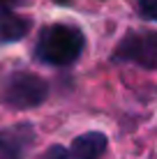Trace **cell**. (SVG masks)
I'll list each match as a JSON object with an SVG mask.
<instances>
[{
	"label": "cell",
	"instance_id": "obj_1",
	"mask_svg": "<svg viewBox=\"0 0 157 159\" xmlns=\"http://www.w3.org/2000/svg\"><path fill=\"white\" fill-rule=\"evenodd\" d=\"M85 46V37L76 25L53 23L39 32L35 44V58L51 67H67L76 62Z\"/></svg>",
	"mask_w": 157,
	"mask_h": 159
},
{
	"label": "cell",
	"instance_id": "obj_2",
	"mask_svg": "<svg viewBox=\"0 0 157 159\" xmlns=\"http://www.w3.org/2000/svg\"><path fill=\"white\" fill-rule=\"evenodd\" d=\"M46 95L48 83L32 72H14L2 88V99L12 108H37Z\"/></svg>",
	"mask_w": 157,
	"mask_h": 159
},
{
	"label": "cell",
	"instance_id": "obj_3",
	"mask_svg": "<svg viewBox=\"0 0 157 159\" xmlns=\"http://www.w3.org/2000/svg\"><path fill=\"white\" fill-rule=\"evenodd\" d=\"M116 60L134 62L143 69L157 67V35L155 32H129L118 44Z\"/></svg>",
	"mask_w": 157,
	"mask_h": 159
},
{
	"label": "cell",
	"instance_id": "obj_4",
	"mask_svg": "<svg viewBox=\"0 0 157 159\" xmlns=\"http://www.w3.org/2000/svg\"><path fill=\"white\" fill-rule=\"evenodd\" d=\"M67 150L72 159H99L106 150V136L102 131H85L74 139L72 148Z\"/></svg>",
	"mask_w": 157,
	"mask_h": 159
},
{
	"label": "cell",
	"instance_id": "obj_5",
	"mask_svg": "<svg viewBox=\"0 0 157 159\" xmlns=\"http://www.w3.org/2000/svg\"><path fill=\"white\" fill-rule=\"evenodd\" d=\"M30 21L21 19L12 12H2L0 14V39L2 42H16L28 32Z\"/></svg>",
	"mask_w": 157,
	"mask_h": 159
},
{
	"label": "cell",
	"instance_id": "obj_6",
	"mask_svg": "<svg viewBox=\"0 0 157 159\" xmlns=\"http://www.w3.org/2000/svg\"><path fill=\"white\" fill-rule=\"evenodd\" d=\"M139 12L145 21L157 19V0H139Z\"/></svg>",
	"mask_w": 157,
	"mask_h": 159
},
{
	"label": "cell",
	"instance_id": "obj_7",
	"mask_svg": "<svg viewBox=\"0 0 157 159\" xmlns=\"http://www.w3.org/2000/svg\"><path fill=\"white\" fill-rule=\"evenodd\" d=\"M42 159H72L69 157V150L62 145H51L48 150L42 155Z\"/></svg>",
	"mask_w": 157,
	"mask_h": 159
},
{
	"label": "cell",
	"instance_id": "obj_8",
	"mask_svg": "<svg viewBox=\"0 0 157 159\" xmlns=\"http://www.w3.org/2000/svg\"><path fill=\"white\" fill-rule=\"evenodd\" d=\"M19 2H21V0H0V14H2V12H12Z\"/></svg>",
	"mask_w": 157,
	"mask_h": 159
}]
</instances>
